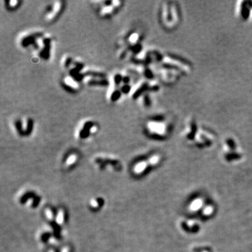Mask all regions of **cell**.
Returning <instances> with one entry per match:
<instances>
[{"instance_id":"obj_1","label":"cell","mask_w":252,"mask_h":252,"mask_svg":"<svg viewBox=\"0 0 252 252\" xmlns=\"http://www.w3.org/2000/svg\"><path fill=\"white\" fill-rule=\"evenodd\" d=\"M148 132L153 135L164 136L168 133L169 125L165 121L151 120L147 124Z\"/></svg>"},{"instance_id":"obj_2","label":"cell","mask_w":252,"mask_h":252,"mask_svg":"<svg viewBox=\"0 0 252 252\" xmlns=\"http://www.w3.org/2000/svg\"><path fill=\"white\" fill-rule=\"evenodd\" d=\"M121 2L119 1H113L112 2V4H107V2H106V5H103L102 8L100 9V16L105 17V16L112 15V14L114 13L115 9L121 6Z\"/></svg>"},{"instance_id":"obj_3","label":"cell","mask_w":252,"mask_h":252,"mask_svg":"<svg viewBox=\"0 0 252 252\" xmlns=\"http://www.w3.org/2000/svg\"><path fill=\"white\" fill-rule=\"evenodd\" d=\"M60 9H61V2H55L54 4L53 9H52L51 11H49V12L46 14V20L48 21L53 20L55 19V16H58V14L60 12Z\"/></svg>"},{"instance_id":"obj_4","label":"cell","mask_w":252,"mask_h":252,"mask_svg":"<svg viewBox=\"0 0 252 252\" xmlns=\"http://www.w3.org/2000/svg\"><path fill=\"white\" fill-rule=\"evenodd\" d=\"M64 83L69 88H71V89L78 88V84L76 82V81L74 79V78H72V77L66 76L64 79Z\"/></svg>"}]
</instances>
